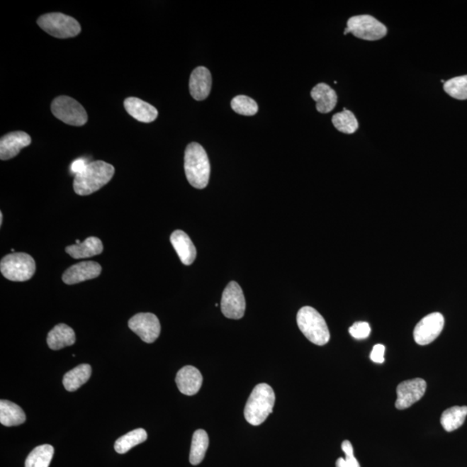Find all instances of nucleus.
<instances>
[{
  "mask_svg": "<svg viewBox=\"0 0 467 467\" xmlns=\"http://www.w3.org/2000/svg\"><path fill=\"white\" fill-rule=\"evenodd\" d=\"M115 171V167L104 161L89 163L84 171L74 176V192L80 196H88L99 191L112 179Z\"/></svg>",
  "mask_w": 467,
  "mask_h": 467,
  "instance_id": "f257e3e1",
  "label": "nucleus"
},
{
  "mask_svg": "<svg viewBox=\"0 0 467 467\" xmlns=\"http://www.w3.org/2000/svg\"><path fill=\"white\" fill-rule=\"evenodd\" d=\"M184 171L191 186L203 189L209 184L210 164L201 145L196 142L188 145L184 154Z\"/></svg>",
  "mask_w": 467,
  "mask_h": 467,
  "instance_id": "f03ea898",
  "label": "nucleus"
},
{
  "mask_svg": "<svg viewBox=\"0 0 467 467\" xmlns=\"http://www.w3.org/2000/svg\"><path fill=\"white\" fill-rule=\"evenodd\" d=\"M276 404V394L269 384L261 383L254 387L246 403L244 416L251 425L259 426L272 413Z\"/></svg>",
  "mask_w": 467,
  "mask_h": 467,
  "instance_id": "7ed1b4c3",
  "label": "nucleus"
},
{
  "mask_svg": "<svg viewBox=\"0 0 467 467\" xmlns=\"http://www.w3.org/2000/svg\"><path fill=\"white\" fill-rule=\"evenodd\" d=\"M297 324L301 332L313 344L322 347L329 342L331 336L327 322L316 309L302 308L297 314Z\"/></svg>",
  "mask_w": 467,
  "mask_h": 467,
  "instance_id": "20e7f679",
  "label": "nucleus"
},
{
  "mask_svg": "<svg viewBox=\"0 0 467 467\" xmlns=\"http://www.w3.org/2000/svg\"><path fill=\"white\" fill-rule=\"evenodd\" d=\"M0 271L7 280L26 281L36 272V263L28 254L13 253L4 257L0 262Z\"/></svg>",
  "mask_w": 467,
  "mask_h": 467,
  "instance_id": "39448f33",
  "label": "nucleus"
},
{
  "mask_svg": "<svg viewBox=\"0 0 467 467\" xmlns=\"http://www.w3.org/2000/svg\"><path fill=\"white\" fill-rule=\"evenodd\" d=\"M38 25L50 36L62 39L77 37L81 30L77 19L60 13L41 16L38 19Z\"/></svg>",
  "mask_w": 467,
  "mask_h": 467,
  "instance_id": "423d86ee",
  "label": "nucleus"
},
{
  "mask_svg": "<svg viewBox=\"0 0 467 467\" xmlns=\"http://www.w3.org/2000/svg\"><path fill=\"white\" fill-rule=\"evenodd\" d=\"M352 33L363 40L376 41L386 36V26L370 15L354 16L349 19L344 35Z\"/></svg>",
  "mask_w": 467,
  "mask_h": 467,
  "instance_id": "0eeeda50",
  "label": "nucleus"
},
{
  "mask_svg": "<svg viewBox=\"0 0 467 467\" xmlns=\"http://www.w3.org/2000/svg\"><path fill=\"white\" fill-rule=\"evenodd\" d=\"M52 112L58 120L65 124L81 127L87 123V112L77 101L62 96L52 101Z\"/></svg>",
  "mask_w": 467,
  "mask_h": 467,
  "instance_id": "6e6552de",
  "label": "nucleus"
},
{
  "mask_svg": "<svg viewBox=\"0 0 467 467\" xmlns=\"http://www.w3.org/2000/svg\"><path fill=\"white\" fill-rule=\"evenodd\" d=\"M221 310L227 319L240 320L244 316L246 300L241 286L231 281L223 293Z\"/></svg>",
  "mask_w": 467,
  "mask_h": 467,
  "instance_id": "1a4fd4ad",
  "label": "nucleus"
},
{
  "mask_svg": "<svg viewBox=\"0 0 467 467\" xmlns=\"http://www.w3.org/2000/svg\"><path fill=\"white\" fill-rule=\"evenodd\" d=\"M128 327L147 344L154 343L158 339L161 327L158 317L150 313H141L131 317Z\"/></svg>",
  "mask_w": 467,
  "mask_h": 467,
  "instance_id": "9d476101",
  "label": "nucleus"
},
{
  "mask_svg": "<svg viewBox=\"0 0 467 467\" xmlns=\"http://www.w3.org/2000/svg\"><path fill=\"white\" fill-rule=\"evenodd\" d=\"M444 324V317L441 313H433L424 317L414 330L415 342L419 345L431 344L441 334Z\"/></svg>",
  "mask_w": 467,
  "mask_h": 467,
  "instance_id": "9b49d317",
  "label": "nucleus"
},
{
  "mask_svg": "<svg viewBox=\"0 0 467 467\" xmlns=\"http://www.w3.org/2000/svg\"><path fill=\"white\" fill-rule=\"evenodd\" d=\"M427 390V383L422 378L404 381L396 388L398 399L395 407L403 410L409 409L413 404L423 398Z\"/></svg>",
  "mask_w": 467,
  "mask_h": 467,
  "instance_id": "f8f14e48",
  "label": "nucleus"
},
{
  "mask_svg": "<svg viewBox=\"0 0 467 467\" xmlns=\"http://www.w3.org/2000/svg\"><path fill=\"white\" fill-rule=\"evenodd\" d=\"M101 266L96 261H82L70 266L62 276L65 284L74 285L100 276Z\"/></svg>",
  "mask_w": 467,
  "mask_h": 467,
  "instance_id": "ddd939ff",
  "label": "nucleus"
},
{
  "mask_svg": "<svg viewBox=\"0 0 467 467\" xmlns=\"http://www.w3.org/2000/svg\"><path fill=\"white\" fill-rule=\"evenodd\" d=\"M31 138L25 132H13L4 135L0 140V159L14 158L23 148L30 146Z\"/></svg>",
  "mask_w": 467,
  "mask_h": 467,
  "instance_id": "4468645a",
  "label": "nucleus"
},
{
  "mask_svg": "<svg viewBox=\"0 0 467 467\" xmlns=\"http://www.w3.org/2000/svg\"><path fill=\"white\" fill-rule=\"evenodd\" d=\"M176 383L182 394L194 395L202 387L203 376L197 368L187 365L176 374Z\"/></svg>",
  "mask_w": 467,
  "mask_h": 467,
  "instance_id": "2eb2a0df",
  "label": "nucleus"
},
{
  "mask_svg": "<svg viewBox=\"0 0 467 467\" xmlns=\"http://www.w3.org/2000/svg\"><path fill=\"white\" fill-rule=\"evenodd\" d=\"M190 92L196 101H203L209 96L212 78L210 70L206 67H198L190 77Z\"/></svg>",
  "mask_w": 467,
  "mask_h": 467,
  "instance_id": "dca6fc26",
  "label": "nucleus"
},
{
  "mask_svg": "<svg viewBox=\"0 0 467 467\" xmlns=\"http://www.w3.org/2000/svg\"><path fill=\"white\" fill-rule=\"evenodd\" d=\"M128 115L143 123H151L158 118L159 112L154 106L136 97H129L124 101Z\"/></svg>",
  "mask_w": 467,
  "mask_h": 467,
  "instance_id": "f3484780",
  "label": "nucleus"
},
{
  "mask_svg": "<svg viewBox=\"0 0 467 467\" xmlns=\"http://www.w3.org/2000/svg\"><path fill=\"white\" fill-rule=\"evenodd\" d=\"M171 242L183 264L189 266L194 262L197 249L189 235L183 230H175L171 235Z\"/></svg>",
  "mask_w": 467,
  "mask_h": 467,
  "instance_id": "a211bd4d",
  "label": "nucleus"
},
{
  "mask_svg": "<svg viewBox=\"0 0 467 467\" xmlns=\"http://www.w3.org/2000/svg\"><path fill=\"white\" fill-rule=\"evenodd\" d=\"M311 96L316 101V108L321 113L332 112L336 107L337 96L334 89L325 84H320L312 90Z\"/></svg>",
  "mask_w": 467,
  "mask_h": 467,
  "instance_id": "6ab92c4d",
  "label": "nucleus"
},
{
  "mask_svg": "<svg viewBox=\"0 0 467 467\" xmlns=\"http://www.w3.org/2000/svg\"><path fill=\"white\" fill-rule=\"evenodd\" d=\"M74 342H76V334L74 330L65 324L57 325L47 337V344L53 351L72 347Z\"/></svg>",
  "mask_w": 467,
  "mask_h": 467,
  "instance_id": "aec40b11",
  "label": "nucleus"
},
{
  "mask_svg": "<svg viewBox=\"0 0 467 467\" xmlns=\"http://www.w3.org/2000/svg\"><path fill=\"white\" fill-rule=\"evenodd\" d=\"M65 251L74 259L89 258L103 253V244L99 238L91 237L84 242L66 247Z\"/></svg>",
  "mask_w": 467,
  "mask_h": 467,
  "instance_id": "412c9836",
  "label": "nucleus"
},
{
  "mask_svg": "<svg viewBox=\"0 0 467 467\" xmlns=\"http://www.w3.org/2000/svg\"><path fill=\"white\" fill-rule=\"evenodd\" d=\"M26 416L21 407L7 401L1 400L0 402V422L6 427H14L25 423Z\"/></svg>",
  "mask_w": 467,
  "mask_h": 467,
  "instance_id": "4be33fe9",
  "label": "nucleus"
},
{
  "mask_svg": "<svg viewBox=\"0 0 467 467\" xmlns=\"http://www.w3.org/2000/svg\"><path fill=\"white\" fill-rule=\"evenodd\" d=\"M92 374V368L89 364H80L73 370L66 373L64 376V386L66 390L74 392L88 382Z\"/></svg>",
  "mask_w": 467,
  "mask_h": 467,
  "instance_id": "5701e85b",
  "label": "nucleus"
},
{
  "mask_svg": "<svg viewBox=\"0 0 467 467\" xmlns=\"http://www.w3.org/2000/svg\"><path fill=\"white\" fill-rule=\"evenodd\" d=\"M208 446H209V437L205 430L198 429L195 432L192 437L190 462L191 465H199L206 457Z\"/></svg>",
  "mask_w": 467,
  "mask_h": 467,
  "instance_id": "b1692460",
  "label": "nucleus"
},
{
  "mask_svg": "<svg viewBox=\"0 0 467 467\" xmlns=\"http://www.w3.org/2000/svg\"><path fill=\"white\" fill-rule=\"evenodd\" d=\"M467 415L466 406H454L443 412L441 423L446 432H453L460 429L464 424Z\"/></svg>",
  "mask_w": 467,
  "mask_h": 467,
  "instance_id": "393cba45",
  "label": "nucleus"
},
{
  "mask_svg": "<svg viewBox=\"0 0 467 467\" xmlns=\"http://www.w3.org/2000/svg\"><path fill=\"white\" fill-rule=\"evenodd\" d=\"M147 439L146 430L143 429L133 430L117 439L115 443V449L118 454H124L131 450L133 447L146 441Z\"/></svg>",
  "mask_w": 467,
  "mask_h": 467,
  "instance_id": "a878e982",
  "label": "nucleus"
},
{
  "mask_svg": "<svg viewBox=\"0 0 467 467\" xmlns=\"http://www.w3.org/2000/svg\"><path fill=\"white\" fill-rule=\"evenodd\" d=\"M54 447L50 445L38 446L31 451L26 461V467H49L52 461Z\"/></svg>",
  "mask_w": 467,
  "mask_h": 467,
  "instance_id": "bb28decb",
  "label": "nucleus"
},
{
  "mask_svg": "<svg viewBox=\"0 0 467 467\" xmlns=\"http://www.w3.org/2000/svg\"><path fill=\"white\" fill-rule=\"evenodd\" d=\"M332 123L337 130L352 135L359 128V121L350 110L344 109L343 112L337 113L332 117Z\"/></svg>",
  "mask_w": 467,
  "mask_h": 467,
  "instance_id": "cd10ccee",
  "label": "nucleus"
},
{
  "mask_svg": "<svg viewBox=\"0 0 467 467\" xmlns=\"http://www.w3.org/2000/svg\"><path fill=\"white\" fill-rule=\"evenodd\" d=\"M444 90L454 99L467 100V74L444 82Z\"/></svg>",
  "mask_w": 467,
  "mask_h": 467,
  "instance_id": "c85d7f7f",
  "label": "nucleus"
},
{
  "mask_svg": "<svg viewBox=\"0 0 467 467\" xmlns=\"http://www.w3.org/2000/svg\"><path fill=\"white\" fill-rule=\"evenodd\" d=\"M231 108L241 116H252L258 112V105L252 98L246 96H237L231 101Z\"/></svg>",
  "mask_w": 467,
  "mask_h": 467,
  "instance_id": "c756f323",
  "label": "nucleus"
},
{
  "mask_svg": "<svg viewBox=\"0 0 467 467\" xmlns=\"http://www.w3.org/2000/svg\"><path fill=\"white\" fill-rule=\"evenodd\" d=\"M343 452L345 454V458H339L336 462L337 467H360L359 462L354 456V450L351 443L349 441H344L342 443Z\"/></svg>",
  "mask_w": 467,
  "mask_h": 467,
  "instance_id": "7c9ffc66",
  "label": "nucleus"
},
{
  "mask_svg": "<svg viewBox=\"0 0 467 467\" xmlns=\"http://www.w3.org/2000/svg\"><path fill=\"white\" fill-rule=\"evenodd\" d=\"M371 332L370 325L367 322H356L349 329V332L356 339H367L370 336Z\"/></svg>",
  "mask_w": 467,
  "mask_h": 467,
  "instance_id": "2f4dec72",
  "label": "nucleus"
},
{
  "mask_svg": "<svg viewBox=\"0 0 467 467\" xmlns=\"http://www.w3.org/2000/svg\"><path fill=\"white\" fill-rule=\"evenodd\" d=\"M384 353H386V347L383 344H376L372 349L371 353V359L376 364H383L384 362Z\"/></svg>",
  "mask_w": 467,
  "mask_h": 467,
  "instance_id": "473e14b6",
  "label": "nucleus"
},
{
  "mask_svg": "<svg viewBox=\"0 0 467 467\" xmlns=\"http://www.w3.org/2000/svg\"><path fill=\"white\" fill-rule=\"evenodd\" d=\"M89 164L86 163V161L81 159H77L74 161L72 164V171L74 175L80 174L82 171L87 167Z\"/></svg>",
  "mask_w": 467,
  "mask_h": 467,
  "instance_id": "72a5a7b5",
  "label": "nucleus"
},
{
  "mask_svg": "<svg viewBox=\"0 0 467 467\" xmlns=\"http://www.w3.org/2000/svg\"><path fill=\"white\" fill-rule=\"evenodd\" d=\"M3 223V213L0 212V225H2Z\"/></svg>",
  "mask_w": 467,
  "mask_h": 467,
  "instance_id": "f704fd0d",
  "label": "nucleus"
}]
</instances>
